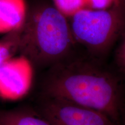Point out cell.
Masks as SVG:
<instances>
[{
  "mask_svg": "<svg viewBox=\"0 0 125 125\" xmlns=\"http://www.w3.org/2000/svg\"><path fill=\"white\" fill-rule=\"evenodd\" d=\"M75 43L68 19L52 4L40 2L28 9L19 53L32 65L53 66L73 56Z\"/></svg>",
  "mask_w": 125,
  "mask_h": 125,
  "instance_id": "7a4b0ae2",
  "label": "cell"
},
{
  "mask_svg": "<svg viewBox=\"0 0 125 125\" xmlns=\"http://www.w3.org/2000/svg\"><path fill=\"white\" fill-rule=\"evenodd\" d=\"M28 9L26 0H0V34L21 29Z\"/></svg>",
  "mask_w": 125,
  "mask_h": 125,
  "instance_id": "8992f818",
  "label": "cell"
},
{
  "mask_svg": "<svg viewBox=\"0 0 125 125\" xmlns=\"http://www.w3.org/2000/svg\"><path fill=\"white\" fill-rule=\"evenodd\" d=\"M0 125H52L41 115L22 110L0 111Z\"/></svg>",
  "mask_w": 125,
  "mask_h": 125,
  "instance_id": "52a82bcc",
  "label": "cell"
},
{
  "mask_svg": "<svg viewBox=\"0 0 125 125\" xmlns=\"http://www.w3.org/2000/svg\"><path fill=\"white\" fill-rule=\"evenodd\" d=\"M52 4L67 19L86 8V0H52Z\"/></svg>",
  "mask_w": 125,
  "mask_h": 125,
  "instance_id": "9c48e42d",
  "label": "cell"
},
{
  "mask_svg": "<svg viewBox=\"0 0 125 125\" xmlns=\"http://www.w3.org/2000/svg\"><path fill=\"white\" fill-rule=\"evenodd\" d=\"M20 30L9 32L0 38V67L19 52Z\"/></svg>",
  "mask_w": 125,
  "mask_h": 125,
  "instance_id": "ba28073f",
  "label": "cell"
},
{
  "mask_svg": "<svg viewBox=\"0 0 125 125\" xmlns=\"http://www.w3.org/2000/svg\"><path fill=\"white\" fill-rule=\"evenodd\" d=\"M68 20L75 43L98 60L125 32V7L121 0L104 10L85 8Z\"/></svg>",
  "mask_w": 125,
  "mask_h": 125,
  "instance_id": "3957f363",
  "label": "cell"
},
{
  "mask_svg": "<svg viewBox=\"0 0 125 125\" xmlns=\"http://www.w3.org/2000/svg\"><path fill=\"white\" fill-rule=\"evenodd\" d=\"M40 115L52 125H117L102 112L53 98H47Z\"/></svg>",
  "mask_w": 125,
  "mask_h": 125,
  "instance_id": "277c9868",
  "label": "cell"
},
{
  "mask_svg": "<svg viewBox=\"0 0 125 125\" xmlns=\"http://www.w3.org/2000/svg\"><path fill=\"white\" fill-rule=\"evenodd\" d=\"M32 64L24 56H15L0 67V97L16 100L25 96L30 88Z\"/></svg>",
  "mask_w": 125,
  "mask_h": 125,
  "instance_id": "5b68a950",
  "label": "cell"
},
{
  "mask_svg": "<svg viewBox=\"0 0 125 125\" xmlns=\"http://www.w3.org/2000/svg\"><path fill=\"white\" fill-rule=\"evenodd\" d=\"M47 98L105 114L117 123L123 108L118 77L98 60L70 56L50 67L44 84Z\"/></svg>",
  "mask_w": 125,
  "mask_h": 125,
  "instance_id": "6da1fadb",
  "label": "cell"
},
{
  "mask_svg": "<svg viewBox=\"0 0 125 125\" xmlns=\"http://www.w3.org/2000/svg\"><path fill=\"white\" fill-rule=\"evenodd\" d=\"M120 0H86V7L94 10H104L109 8Z\"/></svg>",
  "mask_w": 125,
  "mask_h": 125,
  "instance_id": "8fae6325",
  "label": "cell"
},
{
  "mask_svg": "<svg viewBox=\"0 0 125 125\" xmlns=\"http://www.w3.org/2000/svg\"><path fill=\"white\" fill-rule=\"evenodd\" d=\"M121 37V41L115 53V61L119 69L125 75V32Z\"/></svg>",
  "mask_w": 125,
  "mask_h": 125,
  "instance_id": "30bf717a",
  "label": "cell"
},
{
  "mask_svg": "<svg viewBox=\"0 0 125 125\" xmlns=\"http://www.w3.org/2000/svg\"><path fill=\"white\" fill-rule=\"evenodd\" d=\"M121 2L122 3L123 5H124V7H125V0H121Z\"/></svg>",
  "mask_w": 125,
  "mask_h": 125,
  "instance_id": "7c38bea8",
  "label": "cell"
}]
</instances>
